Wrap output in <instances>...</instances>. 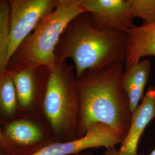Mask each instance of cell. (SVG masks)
Instances as JSON below:
<instances>
[{"label":"cell","mask_w":155,"mask_h":155,"mask_svg":"<svg viewBox=\"0 0 155 155\" xmlns=\"http://www.w3.org/2000/svg\"><path fill=\"white\" fill-rule=\"evenodd\" d=\"M124 71V63H116L86 71L77 78L79 94L78 137L83 136L91 125L101 123L124 139L132 116L127 95L120 83Z\"/></svg>","instance_id":"obj_1"},{"label":"cell","mask_w":155,"mask_h":155,"mask_svg":"<svg viewBox=\"0 0 155 155\" xmlns=\"http://www.w3.org/2000/svg\"><path fill=\"white\" fill-rule=\"evenodd\" d=\"M127 36L114 29L94 28L88 14L83 12L73 19L56 46V61L71 59L77 78L87 70H97L116 63L125 64Z\"/></svg>","instance_id":"obj_2"},{"label":"cell","mask_w":155,"mask_h":155,"mask_svg":"<svg viewBox=\"0 0 155 155\" xmlns=\"http://www.w3.org/2000/svg\"><path fill=\"white\" fill-rule=\"evenodd\" d=\"M79 94L74 67L56 61L48 67L42 112L49 128L61 141L79 138Z\"/></svg>","instance_id":"obj_3"},{"label":"cell","mask_w":155,"mask_h":155,"mask_svg":"<svg viewBox=\"0 0 155 155\" xmlns=\"http://www.w3.org/2000/svg\"><path fill=\"white\" fill-rule=\"evenodd\" d=\"M82 0H59L55 9L45 16L12 56L8 67L31 64L50 67L56 61L55 50L73 19L83 13Z\"/></svg>","instance_id":"obj_4"},{"label":"cell","mask_w":155,"mask_h":155,"mask_svg":"<svg viewBox=\"0 0 155 155\" xmlns=\"http://www.w3.org/2000/svg\"><path fill=\"white\" fill-rule=\"evenodd\" d=\"M59 0H9L10 33L8 64L40 21L53 11Z\"/></svg>","instance_id":"obj_5"},{"label":"cell","mask_w":155,"mask_h":155,"mask_svg":"<svg viewBox=\"0 0 155 155\" xmlns=\"http://www.w3.org/2000/svg\"><path fill=\"white\" fill-rule=\"evenodd\" d=\"M16 92L18 110H30L42 104L48 75V67L31 64L8 67Z\"/></svg>","instance_id":"obj_6"},{"label":"cell","mask_w":155,"mask_h":155,"mask_svg":"<svg viewBox=\"0 0 155 155\" xmlns=\"http://www.w3.org/2000/svg\"><path fill=\"white\" fill-rule=\"evenodd\" d=\"M122 141L114 129L104 124L97 123L90 127L82 137L48 144L30 155H75L91 148H114Z\"/></svg>","instance_id":"obj_7"},{"label":"cell","mask_w":155,"mask_h":155,"mask_svg":"<svg viewBox=\"0 0 155 155\" xmlns=\"http://www.w3.org/2000/svg\"><path fill=\"white\" fill-rule=\"evenodd\" d=\"M81 6L96 29L126 33L134 25L127 0H82Z\"/></svg>","instance_id":"obj_8"},{"label":"cell","mask_w":155,"mask_h":155,"mask_svg":"<svg viewBox=\"0 0 155 155\" xmlns=\"http://www.w3.org/2000/svg\"><path fill=\"white\" fill-rule=\"evenodd\" d=\"M155 118V86H150L141 103L132 113L129 130L119 149L106 150L104 155H139L140 138L147 125Z\"/></svg>","instance_id":"obj_9"},{"label":"cell","mask_w":155,"mask_h":155,"mask_svg":"<svg viewBox=\"0 0 155 155\" xmlns=\"http://www.w3.org/2000/svg\"><path fill=\"white\" fill-rule=\"evenodd\" d=\"M127 56L125 70L147 56H155V22L133 27L126 32Z\"/></svg>","instance_id":"obj_10"},{"label":"cell","mask_w":155,"mask_h":155,"mask_svg":"<svg viewBox=\"0 0 155 155\" xmlns=\"http://www.w3.org/2000/svg\"><path fill=\"white\" fill-rule=\"evenodd\" d=\"M150 72L149 59L140 60L125 70L121 78V86L127 94L133 113L144 98V89Z\"/></svg>","instance_id":"obj_11"},{"label":"cell","mask_w":155,"mask_h":155,"mask_svg":"<svg viewBox=\"0 0 155 155\" xmlns=\"http://www.w3.org/2000/svg\"><path fill=\"white\" fill-rule=\"evenodd\" d=\"M5 134L14 142L21 145L35 144L44 137L40 127L27 119H18L8 123L5 129Z\"/></svg>","instance_id":"obj_12"},{"label":"cell","mask_w":155,"mask_h":155,"mask_svg":"<svg viewBox=\"0 0 155 155\" xmlns=\"http://www.w3.org/2000/svg\"><path fill=\"white\" fill-rule=\"evenodd\" d=\"M18 110V102L15 84L8 70L0 74V112L6 117H12Z\"/></svg>","instance_id":"obj_13"},{"label":"cell","mask_w":155,"mask_h":155,"mask_svg":"<svg viewBox=\"0 0 155 155\" xmlns=\"http://www.w3.org/2000/svg\"><path fill=\"white\" fill-rule=\"evenodd\" d=\"M9 1L0 0V74L8 69L10 33Z\"/></svg>","instance_id":"obj_14"},{"label":"cell","mask_w":155,"mask_h":155,"mask_svg":"<svg viewBox=\"0 0 155 155\" xmlns=\"http://www.w3.org/2000/svg\"><path fill=\"white\" fill-rule=\"evenodd\" d=\"M133 18H139L143 24L155 22V0H127Z\"/></svg>","instance_id":"obj_15"},{"label":"cell","mask_w":155,"mask_h":155,"mask_svg":"<svg viewBox=\"0 0 155 155\" xmlns=\"http://www.w3.org/2000/svg\"><path fill=\"white\" fill-rule=\"evenodd\" d=\"M7 139L5 134L0 127V150L5 148L7 145Z\"/></svg>","instance_id":"obj_16"},{"label":"cell","mask_w":155,"mask_h":155,"mask_svg":"<svg viewBox=\"0 0 155 155\" xmlns=\"http://www.w3.org/2000/svg\"><path fill=\"white\" fill-rule=\"evenodd\" d=\"M93 155V154L90 151H84L81 153H78L77 155Z\"/></svg>","instance_id":"obj_17"},{"label":"cell","mask_w":155,"mask_h":155,"mask_svg":"<svg viewBox=\"0 0 155 155\" xmlns=\"http://www.w3.org/2000/svg\"><path fill=\"white\" fill-rule=\"evenodd\" d=\"M140 155H155V149L153 150L149 154H141Z\"/></svg>","instance_id":"obj_18"},{"label":"cell","mask_w":155,"mask_h":155,"mask_svg":"<svg viewBox=\"0 0 155 155\" xmlns=\"http://www.w3.org/2000/svg\"><path fill=\"white\" fill-rule=\"evenodd\" d=\"M0 155H1V154H0Z\"/></svg>","instance_id":"obj_19"}]
</instances>
